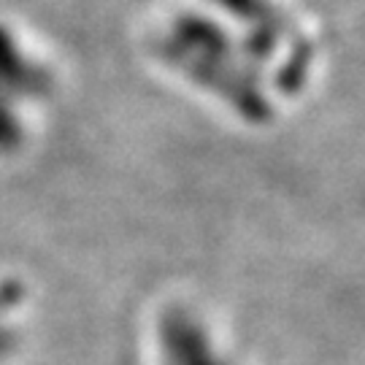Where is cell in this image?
<instances>
[{"mask_svg": "<svg viewBox=\"0 0 365 365\" xmlns=\"http://www.w3.org/2000/svg\"><path fill=\"white\" fill-rule=\"evenodd\" d=\"M163 349L168 365H222L200 327L184 314H173L163 325Z\"/></svg>", "mask_w": 365, "mask_h": 365, "instance_id": "6da1fadb", "label": "cell"}]
</instances>
